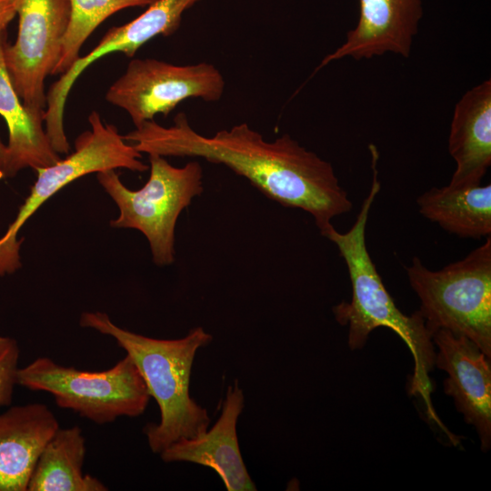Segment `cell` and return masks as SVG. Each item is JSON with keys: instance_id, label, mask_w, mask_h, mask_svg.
Returning <instances> with one entry per match:
<instances>
[{"instance_id": "cell-14", "label": "cell", "mask_w": 491, "mask_h": 491, "mask_svg": "<svg viewBox=\"0 0 491 491\" xmlns=\"http://www.w3.org/2000/svg\"><path fill=\"white\" fill-rule=\"evenodd\" d=\"M59 423L42 403L0 413V491H27L35 463Z\"/></svg>"}, {"instance_id": "cell-20", "label": "cell", "mask_w": 491, "mask_h": 491, "mask_svg": "<svg viewBox=\"0 0 491 491\" xmlns=\"http://www.w3.org/2000/svg\"><path fill=\"white\" fill-rule=\"evenodd\" d=\"M20 347L10 336L0 335V407L9 406L17 385Z\"/></svg>"}, {"instance_id": "cell-1", "label": "cell", "mask_w": 491, "mask_h": 491, "mask_svg": "<svg viewBox=\"0 0 491 491\" xmlns=\"http://www.w3.org/2000/svg\"><path fill=\"white\" fill-rule=\"evenodd\" d=\"M123 138L141 154L203 158L223 165L270 199L310 214L322 235L334 217L353 207L331 163L288 134L267 141L244 122L205 135L191 126L185 113H179L170 126L150 120Z\"/></svg>"}, {"instance_id": "cell-18", "label": "cell", "mask_w": 491, "mask_h": 491, "mask_svg": "<svg viewBox=\"0 0 491 491\" xmlns=\"http://www.w3.org/2000/svg\"><path fill=\"white\" fill-rule=\"evenodd\" d=\"M85 438L78 426L59 427L40 453L27 491H105L96 477L85 474Z\"/></svg>"}, {"instance_id": "cell-12", "label": "cell", "mask_w": 491, "mask_h": 491, "mask_svg": "<svg viewBox=\"0 0 491 491\" xmlns=\"http://www.w3.org/2000/svg\"><path fill=\"white\" fill-rule=\"evenodd\" d=\"M423 12V0H359L356 26L339 47L325 56L316 72L346 57L362 60L387 53L409 57Z\"/></svg>"}, {"instance_id": "cell-21", "label": "cell", "mask_w": 491, "mask_h": 491, "mask_svg": "<svg viewBox=\"0 0 491 491\" xmlns=\"http://www.w3.org/2000/svg\"><path fill=\"white\" fill-rule=\"evenodd\" d=\"M18 0H0V37L5 36L9 24L16 15Z\"/></svg>"}, {"instance_id": "cell-2", "label": "cell", "mask_w": 491, "mask_h": 491, "mask_svg": "<svg viewBox=\"0 0 491 491\" xmlns=\"http://www.w3.org/2000/svg\"><path fill=\"white\" fill-rule=\"evenodd\" d=\"M372 158V185L356 222L346 233H339L331 225L323 235L337 246L347 266L352 286L351 301L335 306L333 313L340 325L349 326L347 343L351 350L362 348L369 334L380 326L390 328L402 338L415 363L414 374L407 385L408 393L422 397L429 418L442 427L431 402L433 385L429 373L434 368L436 357L432 335L419 311L406 316L397 308L366 247L368 215L381 187L376 166L378 156L374 155Z\"/></svg>"}, {"instance_id": "cell-16", "label": "cell", "mask_w": 491, "mask_h": 491, "mask_svg": "<svg viewBox=\"0 0 491 491\" xmlns=\"http://www.w3.org/2000/svg\"><path fill=\"white\" fill-rule=\"evenodd\" d=\"M5 44V36L0 37V115L8 128L0 179L13 177L25 168L36 171L61 159L44 126L45 111L25 106L12 84L4 58Z\"/></svg>"}, {"instance_id": "cell-13", "label": "cell", "mask_w": 491, "mask_h": 491, "mask_svg": "<svg viewBox=\"0 0 491 491\" xmlns=\"http://www.w3.org/2000/svg\"><path fill=\"white\" fill-rule=\"evenodd\" d=\"M245 397L237 381L227 387L216 423L194 438H182L159 455L164 462H189L212 468L228 491H255L240 452L236 424Z\"/></svg>"}, {"instance_id": "cell-17", "label": "cell", "mask_w": 491, "mask_h": 491, "mask_svg": "<svg viewBox=\"0 0 491 491\" xmlns=\"http://www.w3.org/2000/svg\"><path fill=\"white\" fill-rule=\"evenodd\" d=\"M420 214L462 238L491 235V185L432 187L416 199Z\"/></svg>"}, {"instance_id": "cell-9", "label": "cell", "mask_w": 491, "mask_h": 491, "mask_svg": "<svg viewBox=\"0 0 491 491\" xmlns=\"http://www.w3.org/2000/svg\"><path fill=\"white\" fill-rule=\"evenodd\" d=\"M18 32L4 45L12 84L25 106L45 111V80L59 59L71 15L69 0H18Z\"/></svg>"}, {"instance_id": "cell-5", "label": "cell", "mask_w": 491, "mask_h": 491, "mask_svg": "<svg viewBox=\"0 0 491 491\" xmlns=\"http://www.w3.org/2000/svg\"><path fill=\"white\" fill-rule=\"evenodd\" d=\"M148 156L149 178L138 190L127 188L115 169L98 172L96 177L119 210L110 225L140 231L149 243L154 263L163 266L175 261V230L180 214L204 191L203 168L197 161L176 167L164 156Z\"/></svg>"}, {"instance_id": "cell-3", "label": "cell", "mask_w": 491, "mask_h": 491, "mask_svg": "<svg viewBox=\"0 0 491 491\" xmlns=\"http://www.w3.org/2000/svg\"><path fill=\"white\" fill-rule=\"evenodd\" d=\"M79 324L113 337L138 368L160 410V422L144 428L153 453L160 454L175 442L197 437L208 429L206 409L189 395L195 354L213 339L203 327L191 329L182 338L157 339L119 327L99 311L82 313Z\"/></svg>"}, {"instance_id": "cell-11", "label": "cell", "mask_w": 491, "mask_h": 491, "mask_svg": "<svg viewBox=\"0 0 491 491\" xmlns=\"http://www.w3.org/2000/svg\"><path fill=\"white\" fill-rule=\"evenodd\" d=\"M438 347L435 365L448 375L444 390L451 396L465 421L475 426L486 452L491 446L490 358L471 340L439 329L433 335Z\"/></svg>"}, {"instance_id": "cell-22", "label": "cell", "mask_w": 491, "mask_h": 491, "mask_svg": "<svg viewBox=\"0 0 491 491\" xmlns=\"http://www.w3.org/2000/svg\"><path fill=\"white\" fill-rule=\"evenodd\" d=\"M6 154V145H5L0 138V173L4 167Z\"/></svg>"}, {"instance_id": "cell-8", "label": "cell", "mask_w": 491, "mask_h": 491, "mask_svg": "<svg viewBox=\"0 0 491 491\" xmlns=\"http://www.w3.org/2000/svg\"><path fill=\"white\" fill-rule=\"evenodd\" d=\"M225 87L222 73L210 63L178 65L135 58L108 88L105 100L125 110L137 127L156 115H167L189 98L216 102Z\"/></svg>"}, {"instance_id": "cell-15", "label": "cell", "mask_w": 491, "mask_h": 491, "mask_svg": "<svg viewBox=\"0 0 491 491\" xmlns=\"http://www.w3.org/2000/svg\"><path fill=\"white\" fill-rule=\"evenodd\" d=\"M456 169L448 185L471 186L491 165V80L467 90L456 104L448 135Z\"/></svg>"}, {"instance_id": "cell-4", "label": "cell", "mask_w": 491, "mask_h": 491, "mask_svg": "<svg viewBox=\"0 0 491 491\" xmlns=\"http://www.w3.org/2000/svg\"><path fill=\"white\" fill-rule=\"evenodd\" d=\"M433 335L446 329L474 342L491 357V236L461 260L433 271L415 256L406 267Z\"/></svg>"}, {"instance_id": "cell-6", "label": "cell", "mask_w": 491, "mask_h": 491, "mask_svg": "<svg viewBox=\"0 0 491 491\" xmlns=\"http://www.w3.org/2000/svg\"><path fill=\"white\" fill-rule=\"evenodd\" d=\"M17 385L49 393L60 408L70 409L98 425L121 416H139L150 398L128 355L103 371L79 370L40 356L19 368Z\"/></svg>"}, {"instance_id": "cell-10", "label": "cell", "mask_w": 491, "mask_h": 491, "mask_svg": "<svg viewBox=\"0 0 491 491\" xmlns=\"http://www.w3.org/2000/svg\"><path fill=\"white\" fill-rule=\"evenodd\" d=\"M201 0H155L132 21L111 27L98 45L80 56L46 94L45 128L50 143L58 154H67L70 145L64 128L66 99L79 75L93 63L111 53L120 52L133 57L137 50L157 35L168 36L180 26L184 13Z\"/></svg>"}, {"instance_id": "cell-19", "label": "cell", "mask_w": 491, "mask_h": 491, "mask_svg": "<svg viewBox=\"0 0 491 491\" xmlns=\"http://www.w3.org/2000/svg\"><path fill=\"white\" fill-rule=\"evenodd\" d=\"M70 22L52 75H63L77 60L90 35L113 14L128 7L148 6L155 0H69Z\"/></svg>"}, {"instance_id": "cell-7", "label": "cell", "mask_w": 491, "mask_h": 491, "mask_svg": "<svg viewBox=\"0 0 491 491\" xmlns=\"http://www.w3.org/2000/svg\"><path fill=\"white\" fill-rule=\"evenodd\" d=\"M88 122L91 128L75 139L73 153L36 170L37 177L29 195L0 237V276L21 267L23 238L19 240L17 235L36 210L59 190L91 173L117 168L140 173L148 170L149 166L141 160L142 154L123 138L115 125L104 123L96 111L89 115Z\"/></svg>"}]
</instances>
